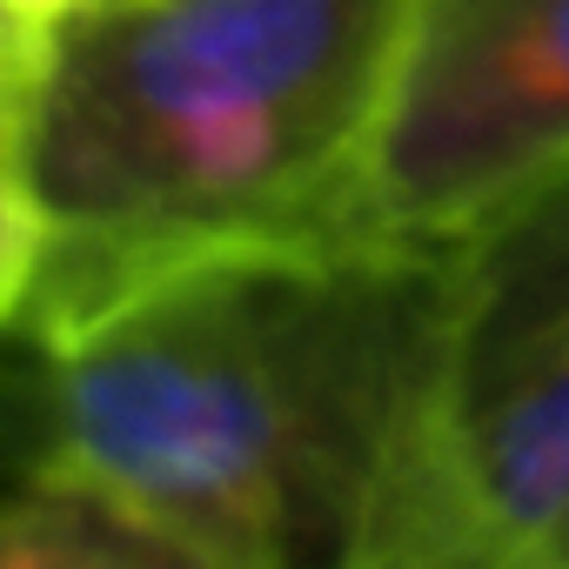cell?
Here are the masks:
<instances>
[{"label": "cell", "mask_w": 569, "mask_h": 569, "mask_svg": "<svg viewBox=\"0 0 569 569\" xmlns=\"http://www.w3.org/2000/svg\"><path fill=\"white\" fill-rule=\"evenodd\" d=\"M436 309V248L228 241L34 268L0 329V489L88 496L141 562L362 569Z\"/></svg>", "instance_id": "obj_1"}, {"label": "cell", "mask_w": 569, "mask_h": 569, "mask_svg": "<svg viewBox=\"0 0 569 569\" xmlns=\"http://www.w3.org/2000/svg\"><path fill=\"white\" fill-rule=\"evenodd\" d=\"M409 0H94L34 41V268L349 234Z\"/></svg>", "instance_id": "obj_2"}, {"label": "cell", "mask_w": 569, "mask_h": 569, "mask_svg": "<svg viewBox=\"0 0 569 569\" xmlns=\"http://www.w3.org/2000/svg\"><path fill=\"white\" fill-rule=\"evenodd\" d=\"M362 569H569V161L436 248L409 442Z\"/></svg>", "instance_id": "obj_3"}, {"label": "cell", "mask_w": 569, "mask_h": 569, "mask_svg": "<svg viewBox=\"0 0 569 569\" xmlns=\"http://www.w3.org/2000/svg\"><path fill=\"white\" fill-rule=\"evenodd\" d=\"M569 161V0H409L349 234L442 248Z\"/></svg>", "instance_id": "obj_4"}, {"label": "cell", "mask_w": 569, "mask_h": 569, "mask_svg": "<svg viewBox=\"0 0 569 569\" xmlns=\"http://www.w3.org/2000/svg\"><path fill=\"white\" fill-rule=\"evenodd\" d=\"M34 261H41V234H34V208L21 188V154H14V108H0V329H8L34 289Z\"/></svg>", "instance_id": "obj_5"}, {"label": "cell", "mask_w": 569, "mask_h": 569, "mask_svg": "<svg viewBox=\"0 0 569 569\" xmlns=\"http://www.w3.org/2000/svg\"><path fill=\"white\" fill-rule=\"evenodd\" d=\"M81 8H94V0H0V14H8L21 34H34V41L54 34L61 21H74Z\"/></svg>", "instance_id": "obj_6"}, {"label": "cell", "mask_w": 569, "mask_h": 569, "mask_svg": "<svg viewBox=\"0 0 569 569\" xmlns=\"http://www.w3.org/2000/svg\"><path fill=\"white\" fill-rule=\"evenodd\" d=\"M28 61H34V34H21L8 14H0V108H14V94L28 81Z\"/></svg>", "instance_id": "obj_7"}]
</instances>
